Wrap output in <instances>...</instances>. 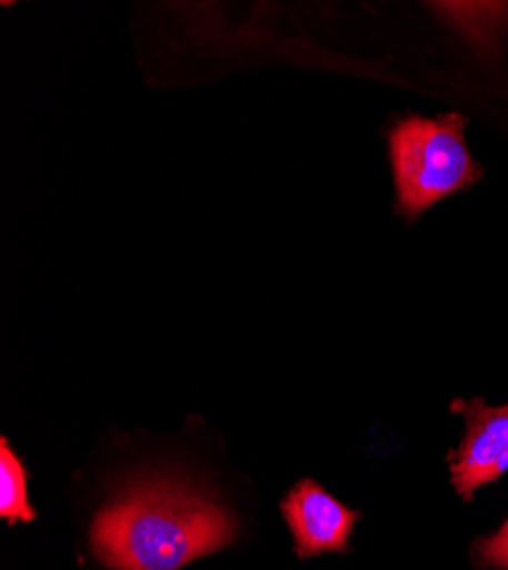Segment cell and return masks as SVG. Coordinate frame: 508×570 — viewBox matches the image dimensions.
Returning <instances> with one entry per match:
<instances>
[{"label":"cell","mask_w":508,"mask_h":570,"mask_svg":"<svg viewBox=\"0 0 508 570\" xmlns=\"http://www.w3.org/2000/svg\"><path fill=\"white\" fill-rule=\"evenodd\" d=\"M236 539V518L197 489L140 480L103 507L91 546L112 570H178Z\"/></svg>","instance_id":"obj_1"},{"label":"cell","mask_w":508,"mask_h":570,"mask_svg":"<svg viewBox=\"0 0 508 570\" xmlns=\"http://www.w3.org/2000/svg\"><path fill=\"white\" fill-rule=\"evenodd\" d=\"M397 208L408 219L460 193L481 176L466 145V119L406 117L390 135Z\"/></svg>","instance_id":"obj_2"},{"label":"cell","mask_w":508,"mask_h":570,"mask_svg":"<svg viewBox=\"0 0 508 570\" xmlns=\"http://www.w3.org/2000/svg\"><path fill=\"white\" fill-rule=\"evenodd\" d=\"M451 411L466 420V434L449 454L456 493L470 502L481 487L508 472V404L490 406L484 400H456Z\"/></svg>","instance_id":"obj_3"},{"label":"cell","mask_w":508,"mask_h":570,"mask_svg":"<svg viewBox=\"0 0 508 570\" xmlns=\"http://www.w3.org/2000/svg\"><path fill=\"white\" fill-rule=\"evenodd\" d=\"M283 515L299 557L347 550L358 513L312 480L299 482L283 500Z\"/></svg>","instance_id":"obj_4"},{"label":"cell","mask_w":508,"mask_h":570,"mask_svg":"<svg viewBox=\"0 0 508 570\" xmlns=\"http://www.w3.org/2000/svg\"><path fill=\"white\" fill-rule=\"evenodd\" d=\"M0 515L8 522H32L34 509L28 500V474L8 439L0 441Z\"/></svg>","instance_id":"obj_5"},{"label":"cell","mask_w":508,"mask_h":570,"mask_svg":"<svg viewBox=\"0 0 508 570\" xmlns=\"http://www.w3.org/2000/svg\"><path fill=\"white\" fill-rule=\"evenodd\" d=\"M475 561L486 570H508V518L501 528L472 546Z\"/></svg>","instance_id":"obj_6"}]
</instances>
